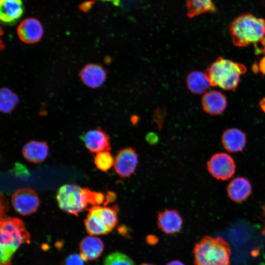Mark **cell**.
<instances>
[{"label":"cell","mask_w":265,"mask_h":265,"mask_svg":"<svg viewBox=\"0 0 265 265\" xmlns=\"http://www.w3.org/2000/svg\"><path fill=\"white\" fill-rule=\"evenodd\" d=\"M56 200L61 210L78 216L89 205L96 206L105 202V197L101 192L81 187L75 184H67L58 189Z\"/></svg>","instance_id":"6da1fadb"},{"label":"cell","mask_w":265,"mask_h":265,"mask_svg":"<svg viewBox=\"0 0 265 265\" xmlns=\"http://www.w3.org/2000/svg\"><path fill=\"white\" fill-rule=\"evenodd\" d=\"M0 234V265H9L18 248L29 242L30 235L22 220L11 217L1 219Z\"/></svg>","instance_id":"7a4b0ae2"},{"label":"cell","mask_w":265,"mask_h":265,"mask_svg":"<svg viewBox=\"0 0 265 265\" xmlns=\"http://www.w3.org/2000/svg\"><path fill=\"white\" fill-rule=\"evenodd\" d=\"M229 32L236 46L254 45L265 37V19L250 13L242 14L231 22Z\"/></svg>","instance_id":"3957f363"},{"label":"cell","mask_w":265,"mask_h":265,"mask_svg":"<svg viewBox=\"0 0 265 265\" xmlns=\"http://www.w3.org/2000/svg\"><path fill=\"white\" fill-rule=\"evenodd\" d=\"M246 71L244 65L219 56L208 67L205 74L211 86L232 90L238 86L240 76Z\"/></svg>","instance_id":"277c9868"},{"label":"cell","mask_w":265,"mask_h":265,"mask_svg":"<svg viewBox=\"0 0 265 265\" xmlns=\"http://www.w3.org/2000/svg\"><path fill=\"white\" fill-rule=\"evenodd\" d=\"M195 265H230V247L221 237L205 236L193 248Z\"/></svg>","instance_id":"5b68a950"},{"label":"cell","mask_w":265,"mask_h":265,"mask_svg":"<svg viewBox=\"0 0 265 265\" xmlns=\"http://www.w3.org/2000/svg\"><path fill=\"white\" fill-rule=\"evenodd\" d=\"M118 208L93 206L88 209L84 220L86 230L91 236L106 235L111 232L118 221Z\"/></svg>","instance_id":"8992f818"},{"label":"cell","mask_w":265,"mask_h":265,"mask_svg":"<svg viewBox=\"0 0 265 265\" xmlns=\"http://www.w3.org/2000/svg\"><path fill=\"white\" fill-rule=\"evenodd\" d=\"M209 173L214 178L222 181L231 178L236 171L235 162L231 156L225 153L214 154L207 162Z\"/></svg>","instance_id":"52a82bcc"},{"label":"cell","mask_w":265,"mask_h":265,"mask_svg":"<svg viewBox=\"0 0 265 265\" xmlns=\"http://www.w3.org/2000/svg\"><path fill=\"white\" fill-rule=\"evenodd\" d=\"M11 203L14 210L23 215L34 213L39 206V197L35 191L30 188L17 189L13 194Z\"/></svg>","instance_id":"ba28073f"},{"label":"cell","mask_w":265,"mask_h":265,"mask_svg":"<svg viewBox=\"0 0 265 265\" xmlns=\"http://www.w3.org/2000/svg\"><path fill=\"white\" fill-rule=\"evenodd\" d=\"M138 163V155L131 147L119 151L114 159V168L116 174L122 178L130 177L134 172Z\"/></svg>","instance_id":"9c48e42d"},{"label":"cell","mask_w":265,"mask_h":265,"mask_svg":"<svg viewBox=\"0 0 265 265\" xmlns=\"http://www.w3.org/2000/svg\"><path fill=\"white\" fill-rule=\"evenodd\" d=\"M20 39L26 44L38 42L43 34V28L40 22L33 18L24 20L17 28Z\"/></svg>","instance_id":"30bf717a"},{"label":"cell","mask_w":265,"mask_h":265,"mask_svg":"<svg viewBox=\"0 0 265 265\" xmlns=\"http://www.w3.org/2000/svg\"><path fill=\"white\" fill-rule=\"evenodd\" d=\"M82 139L86 148L91 153L96 154L111 149L108 134L101 129L91 130L86 132Z\"/></svg>","instance_id":"8fae6325"},{"label":"cell","mask_w":265,"mask_h":265,"mask_svg":"<svg viewBox=\"0 0 265 265\" xmlns=\"http://www.w3.org/2000/svg\"><path fill=\"white\" fill-rule=\"evenodd\" d=\"M158 225L164 233L172 235L180 231L183 226V219L176 210L165 209L159 212Z\"/></svg>","instance_id":"7c38bea8"},{"label":"cell","mask_w":265,"mask_h":265,"mask_svg":"<svg viewBox=\"0 0 265 265\" xmlns=\"http://www.w3.org/2000/svg\"><path fill=\"white\" fill-rule=\"evenodd\" d=\"M80 77L82 82L86 86L96 88L104 83L106 78V73L100 65L88 64L81 69Z\"/></svg>","instance_id":"4fadbf2b"},{"label":"cell","mask_w":265,"mask_h":265,"mask_svg":"<svg viewBox=\"0 0 265 265\" xmlns=\"http://www.w3.org/2000/svg\"><path fill=\"white\" fill-rule=\"evenodd\" d=\"M227 105L225 96L217 90H212L205 93L202 99V106L204 110L212 115H219L223 113Z\"/></svg>","instance_id":"5bb4252c"},{"label":"cell","mask_w":265,"mask_h":265,"mask_svg":"<svg viewBox=\"0 0 265 265\" xmlns=\"http://www.w3.org/2000/svg\"><path fill=\"white\" fill-rule=\"evenodd\" d=\"M79 248L80 255L84 261H93L101 256L104 244L100 238L90 235L81 240Z\"/></svg>","instance_id":"9a60e30c"},{"label":"cell","mask_w":265,"mask_h":265,"mask_svg":"<svg viewBox=\"0 0 265 265\" xmlns=\"http://www.w3.org/2000/svg\"><path fill=\"white\" fill-rule=\"evenodd\" d=\"M223 147L227 151L236 153L242 151L246 143L245 133L237 128L227 129L221 137Z\"/></svg>","instance_id":"2e32d148"},{"label":"cell","mask_w":265,"mask_h":265,"mask_svg":"<svg viewBox=\"0 0 265 265\" xmlns=\"http://www.w3.org/2000/svg\"><path fill=\"white\" fill-rule=\"evenodd\" d=\"M252 191L250 181L244 177H237L228 184L227 192L229 198L234 202H240L246 200Z\"/></svg>","instance_id":"e0dca14e"},{"label":"cell","mask_w":265,"mask_h":265,"mask_svg":"<svg viewBox=\"0 0 265 265\" xmlns=\"http://www.w3.org/2000/svg\"><path fill=\"white\" fill-rule=\"evenodd\" d=\"M22 154L29 162L33 163L42 162L48 155L49 146L45 141L32 140L24 146Z\"/></svg>","instance_id":"ac0fdd59"},{"label":"cell","mask_w":265,"mask_h":265,"mask_svg":"<svg viewBox=\"0 0 265 265\" xmlns=\"http://www.w3.org/2000/svg\"><path fill=\"white\" fill-rule=\"evenodd\" d=\"M21 0H0V18L1 21L10 23L17 20L23 13Z\"/></svg>","instance_id":"d6986e66"},{"label":"cell","mask_w":265,"mask_h":265,"mask_svg":"<svg viewBox=\"0 0 265 265\" xmlns=\"http://www.w3.org/2000/svg\"><path fill=\"white\" fill-rule=\"evenodd\" d=\"M186 83L189 90L196 94L206 93L211 86L206 74L199 71L189 74L186 78Z\"/></svg>","instance_id":"ffe728a7"},{"label":"cell","mask_w":265,"mask_h":265,"mask_svg":"<svg viewBox=\"0 0 265 265\" xmlns=\"http://www.w3.org/2000/svg\"><path fill=\"white\" fill-rule=\"evenodd\" d=\"M187 15L193 18L206 13H214L216 8L212 0H186Z\"/></svg>","instance_id":"44dd1931"},{"label":"cell","mask_w":265,"mask_h":265,"mask_svg":"<svg viewBox=\"0 0 265 265\" xmlns=\"http://www.w3.org/2000/svg\"><path fill=\"white\" fill-rule=\"evenodd\" d=\"M18 101L17 96L11 90L3 88L0 92V110L4 113L10 112Z\"/></svg>","instance_id":"7402d4cb"},{"label":"cell","mask_w":265,"mask_h":265,"mask_svg":"<svg viewBox=\"0 0 265 265\" xmlns=\"http://www.w3.org/2000/svg\"><path fill=\"white\" fill-rule=\"evenodd\" d=\"M94 163L100 170L107 171L114 165V159L109 151H103L96 154Z\"/></svg>","instance_id":"603a6c76"},{"label":"cell","mask_w":265,"mask_h":265,"mask_svg":"<svg viewBox=\"0 0 265 265\" xmlns=\"http://www.w3.org/2000/svg\"><path fill=\"white\" fill-rule=\"evenodd\" d=\"M104 265H134L133 261L126 255L115 252L107 255L104 260Z\"/></svg>","instance_id":"cb8c5ba5"},{"label":"cell","mask_w":265,"mask_h":265,"mask_svg":"<svg viewBox=\"0 0 265 265\" xmlns=\"http://www.w3.org/2000/svg\"><path fill=\"white\" fill-rule=\"evenodd\" d=\"M84 261L80 255L73 254L68 256L65 260V265H84Z\"/></svg>","instance_id":"d4e9b609"},{"label":"cell","mask_w":265,"mask_h":265,"mask_svg":"<svg viewBox=\"0 0 265 265\" xmlns=\"http://www.w3.org/2000/svg\"><path fill=\"white\" fill-rule=\"evenodd\" d=\"M256 54H265V37L254 45Z\"/></svg>","instance_id":"484cf974"},{"label":"cell","mask_w":265,"mask_h":265,"mask_svg":"<svg viewBox=\"0 0 265 265\" xmlns=\"http://www.w3.org/2000/svg\"><path fill=\"white\" fill-rule=\"evenodd\" d=\"M117 198L116 194L111 191L107 192L105 197L106 201L104 202V206H106L107 204L114 202Z\"/></svg>","instance_id":"4316f807"},{"label":"cell","mask_w":265,"mask_h":265,"mask_svg":"<svg viewBox=\"0 0 265 265\" xmlns=\"http://www.w3.org/2000/svg\"><path fill=\"white\" fill-rule=\"evenodd\" d=\"M258 65L259 71L265 75V56L261 58Z\"/></svg>","instance_id":"83f0119b"},{"label":"cell","mask_w":265,"mask_h":265,"mask_svg":"<svg viewBox=\"0 0 265 265\" xmlns=\"http://www.w3.org/2000/svg\"><path fill=\"white\" fill-rule=\"evenodd\" d=\"M147 140L149 141V142H154L155 141H156L157 140V137L156 135H154V133H150L149 135H148Z\"/></svg>","instance_id":"f1b7e54d"},{"label":"cell","mask_w":265,"mask_h":265,"mask_svg":"<svg viewBox=\"0 0 265 265\" xmlns=\"http://www.w3.org/2000/svg\"><path fill=\"white\" fill-rule=\"evenodd\" d=\"M91 5V2H87L86 3H84L82 4V6H80V7H81V9L82 10L87 11V10L90 8Z\"/></svg>","instance_id":"f546056e"},{"label":"cell","mask_w":265,"mask_h":265,"mask_svg":"<svg viewBox=\"0 0 265 265\" xmlns=\"http://www.w3.org/2000/svg\"><path fill=\"white\" fill-rule=\"evenodd\" d=\"M166 265H185L183 263L179 261H172L169 262Z\"/></svg>","instance_id":"4dcf8cb0"},{"label":"cell","mask_w":265,"mask_h":265,"mask_svg":"<svg viewBox=\"0 0 265 265\" xmlns=\"http://www.w3.org/2000/svg\"><path fill=\"white\" fill-rule=\"evenodd\" d=\"M260 106L261 109L265 112V98L262 99L260 102Z\"/></svg>","instance_id":"1f68e13d"},{"label":"cell","mask_w":265,"mask_h":265,"mask_svg":"<svg viewBox=\"0 0 265 265\" xmlns=\"http://www.w3.org/2000/svg\"><path fill=\"white\" fill-rule=\"evenodd\" d=\"M263 209H264V213L265 214V205L263 207ZM262 233L263 235H265V226L264 228Z\"/></svg>","instance_id":"d6a6232c"},{"label":"cell","mask_w":265,"mask_h":265,"mask_svg":"<svg viewBox=\"0 0 265 265\" xmlns=\"http://www.w3.org/2000/svg\"><path fill=\"white\" fill-rule=\"evenodd\" d=\"M140 265H154L150 264L144 263V264H141Z\"/></svg>","instance_id":"836d02e7"}]
</instances>
